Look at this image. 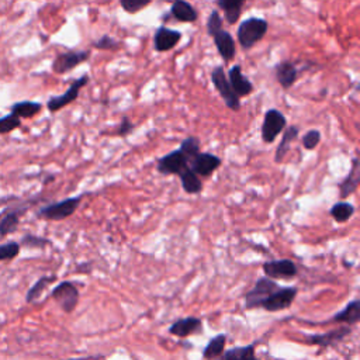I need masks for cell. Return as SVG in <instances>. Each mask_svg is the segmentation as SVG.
<instances>
[{
	"label": "cell",
	"instance_id": "44dd1931",
	"mask_svg": "<svg viewBox=\"0 0 360 360\" xmlns=\"http://www.w3.org/2000/svg\"><path fill=\"white\" fill-rule=\"evenodd\" d=\"M171 14L175 20L180 23H194L199 19V13L193 5H190L187 0H173Z\"/></svg>",
	"mask_w": 360,
	"mask_h": 360
},
{
	"label": "cell",
	"instance_id": "83f0119b",
	"mask_svg": "<svg viewBox=\"0 0 360 360\" xmlns=\"http://www.w3.org/2000/svg\"><path fill=\"white\" fill-rule=\"evenodd\" d=\"M225 343H226V335L225 334L215 335L206 345V348L203 350V357L206 360H214V359L220 357L225 350Z\"/></svg>",
	"mask_w": 360,
	"mask_h": 360
},
{
	"label": "cell",
	"instance_id": "f1b7e54d",
	"mask_svg": "<svg viewBox=\"0 0 360 360\" xmlns=\"http://www.w3.org/2000/svg\"><path fill=\"white\" fill-rule=\"evenodd\" d=\"M56 280V276H43L40 277L34 284L31 286V288L27 291L25 294V301L27 303H34L37 301L40 297H41V294L45 291V288L54 283Z\"/></svg>",
	"mask_w": 360,
	"mask_h": 360
},
{
	"label": "cell",
	"instance_id": "4316f807",
	"mask_svg": "<svg viewBox=\"0 0 360 360\" xmlns=\"http://www.w3.org/2000/svg\"><path fill=\"white\" fill-rule=\"evenodd\" d=\"M255 348L256 343L246 345V346H237L233 349H228L221 356L222 360H260L255 354Z\"/></svg>",
	"mask_w": 360,
	"mask_h": 360
},
{
	"label": "cell",
	"instance_id": "f35d334b",
	"mask_svg": "<svg viewBox=\"0 0 360 360\" xmlns=\"http://www.w3.org/2000/svg\"><path fill=\"white\" fill-rule=\"evenodd\" d=\"M65 360H107L105 354H90L83 357H74V359H65Z\"/></svg>",
	"mask_w": 360,
	"mask_h": 360
},
{
	"label": "cell",
	"instance_id": "d6986e66",
	"mask_svg": "<svg viewBox=\"0 0 360 360\" xmlns=\"http://www.w3.org/2000/svg\"><path fill=\"white\" fill-rule=\"evenodd\" d=\"M25 207H20L16 210L0 213V238H5L17 230L20 218L25 213Z\"/></svg>",
	"mask_w": 360,
	"mask_h": 360
},
{
	"label": "cell",
	"instance_id": "e575fe53",
	"mask_svg": "<svg viewBox=\"0 0 360 360\" xmlns=\"http://www.w3.org/2000/svg\"><path fill=\"white\" fill-rule=\"evenodd\" d=\"M92 45H93L96 50H102V51H113V50L121 48V43L117 41L116 39L107 36V34L103 36V37H100L99 40H96Z\"/></svg>",
	"mask_w": 360,
	"mask_h": 360
},
{
	"label": "cell",
	"instance_id": "d6a6232c",
	"mask_svg": "<svg viewBox=\"0 0 360 360\" xmlns=\"http://www.w3.org/2000/svg\"><path fill=\"white\" fill-rule=\"evenodd\" d=\"M200 140L198 137H187L186 140H183V142L180 144V149L183 151V153L190 159L191 156H194L198 152H200Z\"/></svg>",
	"mask_w": 360,
	"mask_h": 360
},
{
	"label": "cell",
	"instance_id": "ba28073f",
	"mask_svg": "<svg viewBox=\"0 0 360 360\" xmlns=\"http://www.w3.org/2000/svg\"><path fill=\"white\" fill-rule=\"evenodd\" d=\"M89 83V76L87 75H83L81 76L79 79L74 81L71 83V86L68 87V90L65 92L63 94H59V96H52L48 99L47 102V109L50 113H56L59 112L61 109L70 106L71 103H74L78 97H79V93L81 90Z\"/></svg>",
	"mask_w": 360,
	"mask_h": 360
},
{
	"label": "cell",
	"instance_id": "4dcf8cb0",
	"mask_svg": "<svg viewBox=\"0 0 360 360\" xmlns=\"http://www.w3.org/2000/svg\"><path fill=\"white\" fill-rule=\"evenodd\" d=\"M152 3V0H120L121 9L128 14H137Z\"/></svg>",
	"mask_w": 360,
	"mask_h": 360
},
{
	"label": "cell",
	"instance_id": "6da1fadb",
	"mask_svg": "<svg viewBox=\"0 0 360 360\" xmlns=\"http://www.w3.org/2000/svg\"><path fill=\"white\" fill-rule=\"evenodd\" d=\"M207 32L209 36L214 40L218 54L221 55L222 61L231 62L237 55V43L234 37L224 30V19L221 17L218 10H213L207 20Z\"/></svg>",
	"mask_w": 360,
	"mask_h": 360
},
{
	"label": "cell",
	"instance_id": "d590c367",
	"mask_svg": "<svg viewBox=\"0 0 360 360\" xmlns=\"http://www.w3.org/2000/svg\"><path fill=\"white\" fill-rule=\"evenodd\" d=\"M301 142H303V147H304L307 151H313V149H315V148L319 145V142H321V133H319L318 129H310V131H307V133L304 134Z\"/></svg>",
	"mask_w": 360,
	"mask_h": 360
},
{
	"label": "cell",
	"instance_id": "5b68a950",
	"mask_svg": "<svg viewBox=\"0 0 360 360\" xmlns=\"http://www.w3.org/2000/svg\"><path fill=\"white\" fill-rule=\"evenodd\" d=\"M276 288H279V284L275 280H272L266 276L259 277L256 280L255 286L246 293V296H245L246 308L255 310V308L262 307V304L266 301V299Z\"/></svg>",
	"mask_w": 360,
	"mask_h": 360
},
{
	"label": "cell",
	"instance_id": "836d02e7",
	"mask_svg": "<svg viewBox=\"0 0 360 360\" xmlns=\"http://www.w3.org/2000/svg\"><path fill=\"white\" fill-rule=\"evenodd\" d=\"M20 253V244L19 242H8L0 245V262L12 260L17 257Z\"/></svg>",
	"mask_w": 360,
	"mask_h": 360
},
{
	"label": "cell",
	"instance_id": "7402d4cb",
	"mask_svg": "<svg viewBox=\"0 0 360 360\" xmlns=\"http://www.w3.org/2000/svg\"><path fill=\"white\" fill-rule=\"evenodd\" d=\"M299 134H300V128L297 125H290V127L284 128L282 141H280V144L276 149V153H275V162L276 163H282L284 160L287 152L290 151V145L299 138Z\"/></svg>",
	"mask_w": 360,
	"mask_h": 360
},
{
	"label": "cell",
	"instance_id": "d4e9b609",
	"mask_svg": "<svg viewBox=\"0 0 360 360\" xmlns=\"http://www.w3.org/2000/svg\"><path fill=\"white\" fill-rule=\"evenodd\" d=\"M41 110H43L41 103L31 102V100L17 102L10 107V113L20 118H32V117H36L39 113H41Z\"/></svg>",
	"mask_w": 360,
	"mask_h": 360
},
{
	"label": "cell",
	"instance_id": "7c38bea8",
	"mask_svg": "<svg viewBox=\"0 0 360 360\" xmlns=\"http://www.w3.org/2000/svg\"><path fill=\"white\" fill-rule=\"evenodd\" d=\"M221 167V158L209 152H198L189 159V168L200 178L211 176Z\"/></svg>",
	"mask_w": 360,
	"mask_h": 360
},
{
	"label": "cell",
	"instance_id": "2e32d148",
	"mask_svg": "<svg viewBox=\"0 0 360 360\" xmlns=\"http://www.w3.org/2000/svg\"><path fill=\"white\" fill-rule=\"evenodd\" d=\"M202 331H203V321L195 317L180 318L175 321L169 328V332L179 338H187L190 335L200 334Z\"/></svg>",
	"mask_w": 360,
	"mask_h": 360
},
{
	"label": "cell",
	"instance_id": "f546056e",
	"mask_svg": "<svg viewBox=\"0 0 360 360\" xmlns=\"http://www.w3.org/2000/svg\"><path fill=\"white\" fill-rule=\"evenodd\" d=\"M331 215L337 222H346L354 214V207L348 202H339L331 207Z\"/></svg>",
	"mask_w": 360,
	"mask_h": 360
},
{
	"label": "cell",
	"instance_id": "603a6c76",
	"mask_svg": "<svg viewBox=\"0 0 360 360\" xmlns=\"http://www.w3.org/2000/svg\"><path fill=\"white\" fill-rule=\"evenodd\" d=\"M360 321V300H352L346 304V307L341 311L337 313L331 322H338V324H346V325H354Z\"/></svg>",
	"mask_w": 360,
	"mask_h": 360
},
{
	"label": "cell",
	"instance_id": "cb8c5ba5",
	"mask_svg": "<svg viewBox=\"0 0 360 360\" xmlns=\"http://www.w3.org/2000/svg\"><path fill=\"white\" fill-rule=\"evenodd\" d=\"M360 182V171H359V160L354 158L352 160V169L349 175L345 178V180L339 186V193H341V199L349 198L350 194H353L357 190Z\"/></svg>",
	"mask_w": 360,
	"mask_h": 360
},
{
	"label": "cell",
	"instance_id": "8992f818",
	"mask_svg": "<svg viewBox=\"0 0 360 360\" xmlns=\"http://www.w3.org/2000/svg\"><path fill=\"white\" fill-rule=\"evenodd\" d=\"M286 127H287V118L280 110L277 109L268 110L265 113L264 124H262V140H264V142L266 144L275 142Z\"/></svg>",
	"mask_w": 360,
	"mask_h": 360
},
{
	"label": "cell",
	"instance_id": "52a82bcc",
	"mask_svg": "<svg viewBox=\"0 0 360 360\" xmlns=\"http://www.w3.org/2000/svg\"><path fill=\"white\" fill-rule=\"evenodd\" d=\"M51 297L62 311L71 314L79 303V290L72 282H62L52 290Z\"/></svg>",
	"mask_w": 360,
	"mask_h": 360
},
{
	"label": "cell",
	"instance_id": "3957f363",
	"mask_svg": "<svg viewBox=\"0 0 360 360\" xmlns=\"http://www.w3.org/2000/svg\"><path fill=\"white\" fill-rule=\"evenodd\" d=\"M211 82H213L214 87L217 89V92L220 93L225 106L230 109L231 112H235V113L240 112L241 110V99L233 90L230 82H228V78L225 75V70H224L222 65H218V67H215L213 70Z\"/></svg>",
	"mask_w": 360,
	"mask_h": 360
},
{
	"label": "cell",
	"instance_id": "30bf717a",
	"mask_svg": "<svg viewBox=\"0 0 360 360\" xmlns=\"http://www.w3.org/2000/svg\"><path fill=\"white\" fill-rule=\"evenodd\" d=\"M189 168V158L183 153L180 148L167 153L158 160L156 169L160 175H176L179 176L184 169Z\"/></svg>",
	"mask_w": 360,
	"mask_h": 360
},
{
	"label": "cell",
	"instance_id": "1f68e13d",
	"mask_svg": "<svg viewBox=\"0 0 360 360\" xmlns=\"http://www.w3.org/2000/svg\"><path fill=\"white\" fill-rule=\"evenodd\" d=\"M20 127H21V118L12 113L0 118V134H9Z\"/></svg>",
	"mask_w": 360,
	"mask_h": 360
},
{
	"label": "cell",
	"instance_id": "e0dca14e",
	"mask_svg": "<svg viewBox=\"0 0 360 360\" xmlns=\"http://www.w3.org/2000/svg\"><path fill=\"white\" fill-rule=\"evenodd\" d=\"M226 78L240 99L241 97H245V96H249L253 93V90H255L253 83L242 74L241 65H234V67L230 70V72H228Z\"/></svg>",
	"mask_w": 360,
	"mask_h": 360
},
{
	"label": "cell",
	"instance_id": "5bb4252c",
	"mask_svg": "<svg viewBox=\"0 0 360 360\" xmlns=\"http://www.w3.org/2000/svg\"><path fill=\"white\" fill-rule=\"evenodd\" d=\"M183 34L178 30H172L167 25L156 28L153 34V48L156 52H168L173 50L182 40Z\"/></svg>",
	"mask_w": 360,
	"mask_h": 360
},
{
	"label": "cell",
	"instance_id": "277c9868",
	"mask_svg": "<svg viewBox=\"0 0 360 360\" xmlns=\"http://www.w3.org/2000/svg\"><path fill=\"white\" fill-rule=\"evenodd\" d=\"M82 199L83 195H75V198H70L62 202L45 206L39 211V217L48 221H62L75 214V211L79 209V204L82 203Z\"/></svg>",
	"mask_w": 360,
	"mask_h": 360
},
{
	"label": "cell",
	"instance_id": "74e56055",
	"mask_svg": "<svg viewBox=\"0 0 360 360\" xmlns=\"http://www.w3.org/2000/svg\"><path fill=\"white\" fill-rule=\"evenodd\" d=\"M21 244H23V245H27V246L44 248L45 245H48V244H50V241H48V240H44V238H39V237L25 235V237L21 240Z\"/></svg>",
	"mask_w": 360,
	"mask_h": 360
},
{
	"label": "cell",
	"instance_id": "4fadbf2b",
	"mask_svg": "<svg viewBox=\"0 0 360 360\" xmlns=\"http://www.w3.org/2000/svg\"><path fill=\"white\" fill-rule=\"evenodd\" d=\"M264 272H265V276L272 280H275V279L290 280L297 276L299 269H297V265L290 259H277V260L265 262Z\"/></svg>",
	"mask_w": 360,
	"mask_h": 360
},
{
	"label": "cell",
	"instance_id": "9c48e42d",
	"mask_svg": "<svg viewBox=\"0 0 360 360\" xmlns=\"http://www.w3.org/2000/svg\"><path fill=\"white\" fill-rule=\"evenodd\" d=\"M89 58H90V51L89 50L67 51V52L58 54L54 58L51 68H52V71L55 74L63 75V74H68V72L74 71L76 67H79V65L86 62Z\"/></svg>",
	"mask_w": 360,
	"mask_h": 360
},
{
	"label": "cell",
	"instance_id": "ab89813d",
	"mask_svg": "<svg viewBox=\"0 0 360 360\" xmlns=\"http://www.w3.org/2000/svg\"><path fill=\"white\" fill-rule=\"evenodd\" d=\"M162 2H168V3H172L173 0H162Z\"/></svg>",
	"mask_w": 360,
	"mask_h": 360
},
{
	"label": "cell",
	"instance_id": "8d00e7d4",
	"mask_svg": "<svg viewBox=\"0 0 360 360\" xmlns=\"http://www.w3.org/2000/svg\"><path fill=\"white\" fill-rule=\"evenodd\" d=\"M133 131H134V123L131 121L127 116H124L121 118V121H120V125H118V128L116 131V134L118 137H127V136H129L131 133H133Z\"/></svg>",
	"mask_w": 360,
	"mask_h": 360
},
{
	"label": "cell",
	"instance_id": "484cf974",
	"mask_svg": "<svg viewBox=\"0 0 360 360\" xmlns=\"http://www.w3.org/2000/svg\"><path fill=\"white\" fill-rule=\"evenodd\" d=\"M180 180H182V187L186 193L189 194H199L203 191V182L200 179V176L195 175L190 168L184 169L180 175H179Z\"/></svg>",
	"mask_w": 360,
	"mask_h": 360
},
{
	"label": "cell",
	"instance_id": "7a4b0ae2",
	"mask_svg": "<svg viewBox=\"0 0 360 360\" xmlns=\"http://www.w3.org/2000/svg\"><path fill=\"white\" fill-rule=\"evenodd\" d=\"M269 23L259 17H249L240 23L237 37L238 43L244 50L253 48L262 39L266 36Z\"/></svg>",
	"mask_w": 360,
	"mask_h": 360
},
{
	"label": "cell",
	"instance_id": "9a60e30c",
	"mask_svg": "<svg viewBox=\"0 0 360 360\" xmlns=\"http://www.w3.org/2000/svg\"><path fill=\"white\" fill-rule=\"evenodd\" d=\"M350 332H352L350 325H343V326H339V328L332 330L330 332L308 335L307 341H308L310 345H317V346H321V348H330V346H334V345L342 342L346 337L350 335Z\"/></svg>",
	"mask_w": 360,
	"mask_h": 360
},
{
	"label": "cell",
	"instance_id": "ffe728a7",
	"mask_svg": "<svg viewBox=\"0 0 360 360\" xmlns=\"http://www.w3.org/2000/svg\"><path fill=\"white\" fill-rule=\"evenodd\" d=\"M246 2L248 0H215L217 8L224 12L225 21L230 25L237 24V21L241 19L242 9Z\"/></svg>",
	"mask_w": 360,
	"mask_h": 360
},
{
	"label": "cell",
	"instance_id": "8fae6325",
	"mask_svg": "<svg viewBox=\"0 0 360 360\" xmlns=\"http://www.w3.org/2000/svg\"><path fill=\"white\" fill-rule=\"evenodd\" d=\"M297 293V287H279L262 304V308L266 310L268 313H279L287 310L294 303V300H296Z\"/></svg>",
	"mask_w": 360,
	"mask_h": 360
},
{
	"label": "cell",
	"instance_id": "ac0fdd59",
	"mask_svg": "<svg viewBox=\"0 0 360 360\" xmlns=\"http://www.w3.org/2000/svg\"><path fill=\"white\" fill-rule=\"evenodd\" d=\"M275 76L277 83L284 89H290L299 79V70L291 61H282L276 63Z\"/></svg>",
	"mask_w": 360,
	"mask_h": 360
}]
</instances>
